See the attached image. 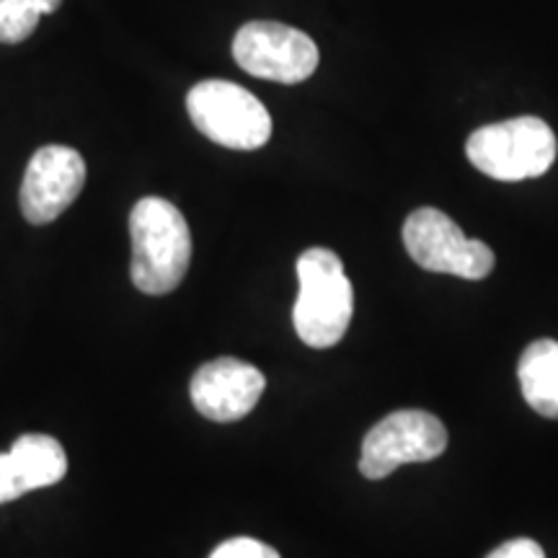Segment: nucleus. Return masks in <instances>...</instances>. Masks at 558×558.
<instances>
[{
	"label": "nucleus",
	"mask_w": 558,
	"mask_h": 558,
	"mask_svg": "<svg viewBox=\"0 0 558 558\" xmlns=\"http://www.w3.org/2000/svg\"><path fill=\"white\" fill-rule=\"evenodd\" d=\"M300 292L292 324L303 344L313 349L337 347L352 324L354 292L344 264L331 248H308L298 259Z\"/></svg>",
	"instance_id": "f03ea898"
},
{
	"label": "nucleus",
	"mask_w": 558,
	"mask_h": 558,
	"mask_svg": "<svg viewBox=\"0 0 558 558\" xmlns=\"http://www.w3.org/2000/svg\"><path fill=\"white\" fill-rule=\"evenodd\" d=\"M62 0H0V41L19 45L29 39L45 13H54Z\"/></svg>",
	"instance_id": "f8f14e48"
},
{
	"label": "nucleus",
	"mask_w": 558,
	"mask_h": 558,
	"mask_svg": "<svg viewBox=\"0 0 558 558\" xmlns=\"http://www.w3.org/2000/svg\"><path fill=\"white\" fill-rule=\"evenodd\" d=\"M209 558H279V554L262 541L230 538L226 543H220Z\"/></svg>",
	"instance_id": "ddd939ff"
},
{
	"label": "nucleus",
	"mask_w": 558,
	"mask_h": 558,
	"mask_svg": "<svg viewBox=\"0 0 558 558\" xmlns=\"http://www.w3.org/2000/svg\"><path fill=\"white\" fill-rule=\"evenodd\" d=\"M486 558H546V554H543V548L535 541L518 538L505 543V546H499L497 550H492Z\"/></svg>",
	"instance_id": "4468645a"
},
{
	"label": "nucleus",
	"mask_w": 558,
	"mask_h": 558,
	"mask_svg": "<svg viewBox=\"0 0 558 558\" xmlns=\"http://www.w3.org/2000/svg\"><path fill=\"white\" fill-rule=\"evenodd\" d=\"M68 473V456L50 435H21L9 452H0V505L24 494L60 484Z\"/></svg>",
	"instance_id": "9d476101"
},
{
	"label": "nucleus",
	"mask_w": 558,
	"mask_h": 558,
	"mask_svg": "<svg viewBox=\"0 0 558 558\" xmlns=\"http://www.w3.org/2000/svg\"><path fill=\"white\" fill-rule=\"evenodd\" d=\"M448 448V429L435 414L418 409L393 411L365 435L360 473L380 481L407 463H429Z\"/></svg>",
	"instance_id": "39448f33"
},
{
	"label": "nucleus",
	"mask_w": 558,
	"mask_h": 558,
	"mask_svg": "<svg viewBox=\"0 0 558 558\" xmlns=\"http://www.w3.org/2000/svg\"><path fill=\"white\" fill-rule=\"evenodd\" d=\"M518 378L527 407L541 416L558 418V341H533L522 352Z\"/></svg>",
	"instance_id": "9b49d317"
},
{
	"label": "nucleus",
	"mask_w": 558,
	"mask_h": 558,
	"mask_svg": "<svg viewBox=\"0 0 558 558\" xmlns=\"http://www.w3.org/2000/svg\"><path fill=\"white\" fill-rule=\"evenodd\" d=\"M186 111L202 135L230 150H259L271 137V117L248 88L230 81H199Z\"/></svg>",
	"instance_id": "20e7f679"
},
{
	"label": "nucleus",
	"mask_w": 558,
	"mask_h": 558,
	"mask_svg": "<svg viewBox=\"0 0 558 558\" xmlns=\"http://www.w3.org/2000/svg\"><path fill=\"white\" fill-rule=\"evenodd\" d=\"M556 150L554 130L538 117L486 124L473 132L465 145L471 163L497 181L543 177L554 166Z\"/></svg>",
	"instance_id": "7ed1b4c3"
},
{
	"label": "nucleus",
	"mask_w": 558,
	"mask_h": 558,
	"mask_svg": "<svg viewBox=\"0 0 558 558\" xmlns=\"http://www.w3.org/2000/svg\"><path fill=\"white\" fill-rule=\"evenodd\" d=\"M132 282L145 295H169L184 282L192 262V233L177 205L143 197L130 213Z\"/></svg>",
	"instance_id": "f257e3e1"
},
{
	"label": "nucleus",
	"mask_w": 558,
	"mask_h": 558,
	"mask_svg": "<svg viewBox=\"0 0 558 558\" xmlns=\"http://www.w3.org/2000/svg\"><path fill=\"white\" fill-rule=\"evenodd\" d=\"M233 58L248 75L295 86L316 73L320 54L316 41L295 26L248 21L235 34Z\"/></svg>",
	"instance_id": "0eeeda50"
},
{
	"label": "nucleus",
	"mask_w": 558,
	"mask_h": 558,
	"mask_svg": "<svg viewBox=\"0 0 558 558\" xmlns=\"http://www.w3.org/2000/svg\"><path fill=\"white\" fill-rule=\"evenodd\" d=\"M267 378L259 367L235 357H218L205 362L194 373L190 396L194 409L209 422H239L259 403Z\"/></svg>",
	"instance_id": "1a4fd4ad"
},
{
	"label": "nucleus",
	"mask_w": 558,
	"mask_h": 558,
	"mask_svg": "<svg viewBox=\"0 0 558 558\" xmlns=\"http://www.w3.org/2000/svg\"><path fill=\"white\" fill-rule=\"evenodd\" d=\"M403 243L418 267L439 275L484 279L492 275L494 251L484 241L465 239L442 209H414L403 222Z\"/></svg>",
	"instance_id": "423d86ee"
},
{
	"label": "nucleus",
	"mask_w": 558,
	"mask_h": 558,
	"mask_svg": "<svg viewBox=\"0 0 558 558\" xmlns=\"http://www.w3.org/2000/svg\"><path fill=\"white\" fill-rule=\"evenodd\" d=\"M86 184V160L68 145H45L34 153L21 181V213L32 226L58 220Z\"/></svg>",
	"instance_id": "6e6552de"
}]
</instances>
